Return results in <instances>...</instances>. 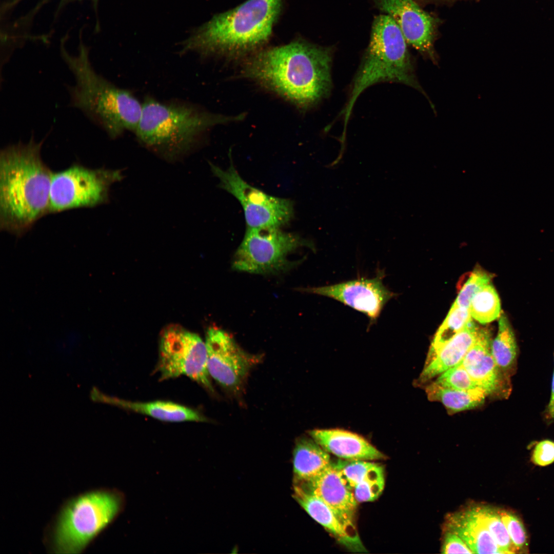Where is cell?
Returning <instances> with one entry per match:
<instances>
[{"label":"cell","mask_w":554,"mask_h":554,"mask_svg":"<svg viewBox=\"0 0 554 554\" xmlns=\"http://www.w3.org/2000/svg\"><path fill=\"white\" fill-rule=\"evenodd\" d=\"M135 133L147 148L168 162L192 152L202 134L219 124L242 120L205 111L188 103H163L148 97Z\"/></svg>","instance_id":"cell-4"},{"label":"cell","mask_w":554,"mask_h":554,"mask_svg":"<svg viewBox=\"0 0 554 554\" xmlns=\"http://www.w3.org/2000/svg\"><path fill=\"white\" fill-rule=\"evenodd\" d=\"M442 552L444 553H473L462 538L450 531L446 533L444 537Z\"/></svg>","instance_id":"cell-34"},{"label":"cell","mask_w":554,"mask_h":554,"mask_svg":"<svg viewBox=\"0 0 554 554\" xmlns=\"http://www.w3.org/2000/svg\"><path fill=\"white\" fill-rule=\"evenodd\" d=\"M471 320L468 308L452 305L434 335L425 365L429 364L440 349L461 332Z\"/></svg>","instance_id":"cell-25"},{"label":"cell","mask_w":554,"mask_h":554,"mask_svg":"<svg viewBox=\"0 0 554 554\" xmlns=\"http://www.w3.org/2000/svg\"><path fill=\"white\" fill-rule=\"evenodd\" d=\"M491 353L499 368L510 378L517 368L518 345L512 327L504 313L499 318L498 331L492 341Z\"/></svg>","instance_id":"cell-24"},{"label":"cell","mask_w":554,"mask_h":554,"mask_svg":"<svg viewBox=\"0 0 554 554\" xmlns=\"http://www.w3.org/2000/svg\"><path fill=\"white\" fill-rule=\"evenodd\" d=\"M400 28L390 16L381 14L373 21L368 46L354 77L348 101L341 112L346 132L354 103L368 87L380 82L401 83L426 97L418 82Z\"/></svg>","instance_id":"cell-6"},{"label":"cell","mask_w":554,"mask_h":554,"mask_svg":"<svg viewBox=\"0 0 554 554\" xmlns=\"http://www.w3.org/2000/svg\"><path fill=\"white\" fill-rule=\"evenodd\" d=\"M303 246L314 248L311 242L280 228H247L232 267L238 271L257 274L286 271L296 264L288 256Z\"/></svg>","instance_id":"cell-9"},{"label":"cell","mask_w":554,"mask_h":554,"mask_svg":"<svg viewBox=\"0 0 554 554\" xmlns=\"http://www.w3.org/2000/svg\"><path fill=\"white\" fill-rule=\"evenodd\" d=\"M434 382L441 386L460 390L480 388L460 363L438 375Z\"/></svg>","instance_id":"cell-30"},{"label":"cell","mask_w":554,"mask_h":554,"mask_svg":"<svg viewBox=\"0 0 554 554\" xmlns=\"http://www.w3.org/2000/svg\"><path fill=\"white\" fill-rule=\"evenodd\" d=\"M531 461L539 466H545L554 462V442L544 440L537 443L532 451Z\"/></svg>","instance_id":"cell-33"},{"label":"cell","mask_w":554,"mask_h":554,"mask_svg":"<svg viewBox=\"0 0 554 554\" xmlns=\"http://www.w3.org/2000/svg\"><path fill=\"white\" fill-rule=\"evenodd\" d=\"M314 494L329 506L344 521L352 526L358 502L353 493L343 483L333 463L316 478L294 483Z\"/></svg>","instance_id":"cell-17"},{"label":"cell","mask_w":554,"mask_h":554,"mask_svg":"<svg viewBox=\"0 0 554 554\" xmlns=\"http://www.w3.org/2000/svg\"><path fill=\"white\" fill-rule=\"evenodd\" d=\"M122 499L112 490L95 489L66 500L46 528L44 543L50 553L83 552L113 521Z\"/></svg>","instance_id":"cell-7"},{"label":"cell","mask_w":554,"mask_h":554,"mask_svg":"<svg viewBox=\"0 0 554 554\" xmlns=\"http://www.w3.org/2000/svg\"><path fill=\"white\" fill-rule=\"evenodd\" d=\"M498 511L517 553H528V536L521 519L513 512L504 510Z\"/></svg>","instance_id":"cell-29"},{"label":"cell","mask_w":554,"mask_h":554,"mask_svg":"<svg viewBox=\"0 0 554 554\" xmlns=\"http://www.w3.org/2000/svg\"><path fill=\"white\" fill-rule=\"evenodd\" d=\"M384 271L375 276L361 278L331 285L300 288L305 292L326 296L365 314L369 320L367 328L377 322L386 304L395 294L383 284Z\"/></svg>","instance_id":"cell-13"},{"label":"cell","mask_w":554,"mask_h":554,"mask_svg":"<svg viewBox=\"0 0 554 554\" xmlns=\"http://www.w3.org/2000/svg\"><path fill=\"white\" fill-rule=\"evenodd\" d=\"M398 25L407 43L436 63L433 42L436 20L413 0H373Z\"/></svg>","instance_id":"cell-14"},{"label":"cell","mask_w":554,"mask_h":554,"mask_svg":"<svg viewBox=\"0 0 554 554\" xmlns=\"http://www.w3.org/2000/svg\"><path fill=\"white\" fill-rule=\"evenodd\" d=\"M333 463L343 483L351 491L368 477L384 470L381 464L367 460H339Z\"/></svg>","instance_id":"cell-27"},{"label":"cell","mask_w":554,"mask_h":554,"mask_svg":"<svg viewBox=\"0 0 554 554\" xmlns=\"http://www.w3.org/2000/svg\"><path fill=\"white\" fill-rule=\"evenodd\" d=\"M479 328L472 320L425 365L418 381L425 383L459 364L474 342Z\"/></svg>","instance_id":"cell-20"},{"label":"cell","mask_w":554,"mask_h":554,"mask_svg":"<svg viewBox=\"0 0 554 554\" xmlns=\"http://www.w3.org/2000/svg\"><path fill=\"white\" fill-rule=\"evenodd\" d=\"M329 453L310 436L297 440L293 452L294 483L310 481L332 464Z\"/></svg>","instance_id":"cell-22"},{"label":"cell","mask_w":554,"mask_h":554,"mask_svg":"<svg viewBox=\"0 0 554 554\" xmlns=\"http://www.w3.org/2000/svg\"><path fill=\"white\" fill-rule=\"evenodd\" d=\"M205 344L210 378L226 389L238 390L260 357L245 352L229 334L216 327L208 329Z\"/></svg>","instance_id":"cell-12"},{"label":"cell","mask_w":554,"mask_h":554,"mask_svg":"<svg viewBox=\"0 0 554 554\" xmlns=\"http://www.w3.org/2000/svg\"><path fill=\"white\" fill-rule=\"evenodd\" d=\"M309 436L329 453L346 460H384L386 456L363 437L342 429H315Z\"/></svg>","instance_id":"cell-18"},{"label":"cell","mask_w":554,"mask_h":554,"mask_svg":"<svg viewBox=\"0 0 554 554\" xmlns=\"http://www.w3.org/2000/svg\"><path fill=\"white\" fill-rule=\"evenodd\" d=\"M492 275L481 269H476L465 283L452 305L468 308L470 302L482 288L490 283Z\"/></svg>","instance_id":"cell-31"},{"label":"cell","mask_w":554,"mask_h":554,"mask_svg":"<svg viewBox=\"0 0 554 554\" xmlns=\"http://www.w3.org/2000/svg\"><path fill=\"white\" fill-rule=\"evenodd\" d=\"M332 50L304 41L255 54L242 73L302 109L327 97L332 88Z\"/></svg>","instance_id":"cell-1"},{"label":"cell","mask_w":554,"mask_h":554,"mask_svg":"<svg viewBox=\"0 0 554 554\" xmlns=\"http://www.w3.org/2000/svg\"><path fill=\"white\" fill-rule=\"evenodd\" d=\"M43 140L33 136L0 153V229L21 236L49 213L53 172L43 162Z\"/></svg>","instance_id":"cell-2"},{"label":"cell","mask_w":554,"mask_h":554,"mask_svg":"<svg viewBox=\"0 0 554 554\" xmlns=\"http://www.w3.org/2000/svg\"><path fill=\"white\" fill-rule=\"evenodd\" d=\"M62 57L74 76L73 85L67 86L71 106L81 110L102 128L112 139L126 131L135 132L143 105L130 92L121 89L94 70L89 49L80 41L77 54H70L65 47Z\"/></svg>","instance_id":"cell-3"},{"label":"cell","mask_w":554,"mask_h":554,"mask_svg":"<svg viewBox=\"0 0 554 554\" xmlns=\"http://www.w3.org/2000/svg\"><path fill=\"white\" fill-rule=\"evenodd\" d=\"M385 486V472L374 474L357 485L351 490L358 503L373 501L378 498Z\"/></svg>","instance_id":"cell-32"},{"label":"cell","mask_w":554,"mask_h":554,"mask_svg":"<svg viewBox=\"0 0 554 554\" xmlns=\"http://www.w3.org/2000/svg\"><path fill=\"white\" fill-rule=\"evenodd\" d=\"M427 398L441 403L451 414L470 410L484 402L486 394L481 388L460 390L446 388L433 382L426 387Z\"/></svg>","instance_id":"cell-23"},{"label":"cell","mask_w":554,"mask_h":554,"mask_svg":"<svg viewBox=\"0 0 554 554\" xmlns=\"http://www.w3.org/2000/svg\"><path fill=\"white\" fill-rule=\"evenodd\" d=\"M472 508L503 553H517L498 511L487 506Z\"/></svg>","instance_id":"cell-28"},{"label":"cell","mask_w":554,"mask_h":554,"mask_svg":"<svg viewBox=\"0 0 554 554\" xmlns=\"http://www.w3.org/2000/svg\"><path fill=\"white\" fill-rule=\"evenodd\" d=\"M95 401L109 403L127 410L146 415L165 422H205L206 419L199 411L172 402L155 401L136 402L104 395L98 391Z\"/></svg>","instance_id":"cell-19"},{"label":"cell","mask_w":554,"mask_h":554,"mask_svg":"<svg viewBox=\"0 0 554 554\" xmlns=\"http://www.w3.org/2000/svg\"><path fill=\"white\" fill-rule=\"evenodd\" d=\"M282 0H247L220 13L197 28L182 43L181 53L201 55L238 54L253 50L269 38Z\"/></svg>","instance_id":"cell-5"},{"label":"cell","mask_w":554,"mask_h":554,"mask_svg":"<svg viewBox=\"0 0 554 554\" xmlns=\"http://www.w3.org/2000/svg\"><path fill=\"white\" fill-rule=\"evenodd\" d=\"M449 530L458 535L473 553H503L473 508L451 515Z\"/></svg>","instance_id":"cell-21"},{"label":"cell","mask_w":554,"mask_h":554,"mask_svg":"<svg viewBox=\"0 0 554 554\" xmlns=\"http://www.w3.org/2000/svg\"><path fill=\"white\" fill-rule=\"evenodd\" d=\"M156 369L161 380L185 375L213 391L205 342L197 334L179 326H169L162 332Z\"/></svg>","instance_id":"cell-11"},{"label":"cell","mask_w":554,"mask_h":554,"mask_svg":"<svg viewBox=\"0 0 554 554\" xmlns=\"http://www.w3.org/2000/svg\"><path fill=\"white\" fill-rule=\"evenodd\" d=\"M293 497L306 512L341 545L353 551H366L355 526L344 521L320 498L295 484Z\"/></svg>","instance_id":"cell-16"},{"label":"cell","mask_w":554,"mask_h":554,"mask_svg":"<svg viewBox=\"0 0 554 554\" xmlns=\"http://www.w3.org/2000/svg\"><path fill=\"white\" fill-rule=\"evenodd\" d=\"M468 309L471 317L482 324L491 322L500 317L501 314L500 299L490 283L476 293Z\"/></svg>","instance_id":"cell-26"},{"label":"cell","mask_w":554,"mask_h":554,"mask_svg":"<svg viewBox=\"0 0 554 554\" xmlns=\"http://www.w3.org/2000/svg\"><path fill=\"white\" fill-rule=\"evenodd\" d=\"M546 418L548 420H554V371L551 382V394L549 402L546 409Z\"/></svg>","instance_id":"cell-35"},{"label":"cell","mask_w":554,"mask_h":554,"mask_svg":"<svg viewBox=\"0 0 554 554\" xmlns=\"http://www.w3.org/2000/svg\"><path fill=\"white\" fill-rule=\"evenodd\" d=\"M92 1H94V2H95V1H97V0H92Z\"/></svg>","instance_id":"cell-36"},{"label":"cell","mask_w":554,"mask_h":554,"mask_svg":"<svg viewBox=\"0 0 554 554\" xmlns=\"http://www.w3.org/2000/svg\"><path fill=\"white\" fill-rule=\"evenodd\" d=\"M123 178L121 170L92 169L79 164L53 172L49 213L106 204L111 186Z\"/></svg>","instance_id":"cell-8"},{"label":"cell","mask_w":554,"mask_h":554,"mask_svg":"<svg viewBox=\"0 0 554 554\" xmlns=\"http://www.w3.org/2000/svg\"><path fill=\"white\" fill-rule=\"evenodd\" d=\"M209 165L220 181L219 186L241 204L247 228H281L290 222L294 213L291 200L270 195L250 185L242 179L231 161L226 170Z\"/></svg>","instance_id":"cell-10"},{"label":"cell","mask_w":554,"mask_h":554,"mask_svg":"<svg viewBox=\"0 0 554 554\" xmlns=\"http://www.w3.org/2000/svg\"><path fill=\"white\" fill-rule=\"evenodd\" d=\"M492 341L489 329L479 328L474 342L460 363L487 396L507 398L511 389L510 378L493 359Z\"/></svg>","instance_id":"cell-15"}]
</instances>
